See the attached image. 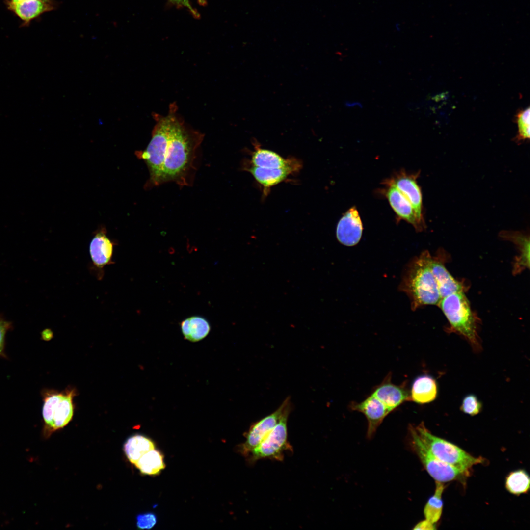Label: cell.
<instances>
[{
	"mask_svg": "<svg viewBox=\"0 0 530 530\" xmlns=\"http://www.w3.org/2000/svg\"><path fill=\"white\" fill-rule=\"evenodd\" d=\"M156 124L152 137L144 150L135 152L149 172L145 188L173 182L180 187L191 184L195 169L196 151L204 135L188 126L178 113L175 103L165 116L154 114Z\"/></svg>",
	"mask_w": 530,
	"mask_h": 530,
	"instance_id": "cell-1",
	"label": "cell"
},
{
	"mask_svg": "<svg viewBox=\"0 0 530 530\" xmlns=\"http://www.w3.org/2000/svg\"><path fill=\"white\" fill-rule=\"evenodd\" d=\"M432 256L423 251L407 265L399 286L411 301L412 310L427 305H437L441 297L431 268Z\"/></svg>",
	"mask_w": 530,
	"mask_h": 530,
	"instance_id": "cell-2",
	"label": "cell"
},
{
	"mask_svg": "<svg viewBox=\"0 0 530 530\" xmlns=\"http://www.w3.org/2000/svg\"><path fill=\"white\" fill-rule=\"evenodd\" d=\"M438 305L446 317L448 333L457 334L469 342L475 352L481 350L478 333L479 321L472 310L464 292H457L442 298Z\"/></svg>",
	"mask_w": 530,
	"mask_h": 530,
	"instance_id": "cell-3",
	"label": "cell"
},
{
	"mask_svg": "<svg viewBox=\"0 0 530 530\" xmlns=\"http://www.w3.org/2000/svg\"><path fill=\"white\" fill-rule=\"evenodd\" d=\"M43 404V435L49 437L57 430L65 426L72 420L74 412L73 398L77 392L74 388L61 392L44 389L41 392Z\"/></svg>",
	"mask_w": 530,
	"mask_h": 530,
	"instance_id": "cell-4",
	"label": "cell"
},
{
	"mask_svg": "<svg viewBox=\"0 0 530 530\" xmlns=\"http://www.w3.org/2000/svg\"><path fill=\"white\" fill-rule=\"evenodd\" d=\"M415 428L429 451L446 463L469 472L473 465L483 462L482 458L474 457L456 445L433 435L423 424Z\"/></svg>",
	"mask_w": 530,
	"mask_h": 530,
	"instance_id": "cell-5",
	"label": "cell"
},
{
	"mask_svg": "<svg viewBox=\"0 0 530 530\" xmlns=\"http://www.w3.org/2000/svg\"><path fill=\"white\" fill-rule=\"evenodd\" d=\"M412 447L424 467L436 481L446 482L463 480L469 473L446 463L435 457L420 439L415 428L409 427Z\"/></svg>",
	"mask_w": 530,
	"mask_h": 530,
	"instance_id": "cell-6",
	"label": "cell"
},
{
	"mask_svg": "<svg viewBox=\"0 0 530 530\" xmlns=\"http://www.w3.org/2000/svg\"><path fill=\"white\" fill-rule=\"evenodd\" d=\"M284 416L266 437L248 455V461L253 463L265 458L282 461L285 451L292 450L288 441L287 419Z\"/></svg>",
	"mask_w": 530,
	"mask_h": 530,
	"instance_id": "cell-7",
	"label": "cell"
},
{
	"mask_svg": "<svg viewBox=\"0 0 530 530\" xmlns=\"http://www.w3.org/2000/svg\"><path fill=\"white\" fill-rule=\"evenodd\" d=\"M291 401L286 398L273 413L265 417L251 426L246 435V440L239 445L238 451L247 456L249 453L266 437L272 429L291 410Z\"/></svg>",
	"mask_w": 530,
	"mask_h": 530,
	"instance_id": "cell-8",
	"label": "cell"
},
{
	"mask_svg": "<svg viewBox=\"0 0 530 530\" xmlns=\"http://www.w3.org/2000/svg\"><path fill=\"white\" fill-rule=\"evenodd\" d=\"M106 234L105 227L98 228L95 231L89 246L90 270L99 280L103 278L105 267L114 264L113 256L116 243L111 240Z\"/></svg>",
	"mask_w": 530,
	"mask_h": 530,
	"instance_id": "cell-9",
	"label": "cell"
},
{
	"mask_svg": "<svg viewBox=\"0 0 530 530\" xmlns=\"http://www.w3.org/2000/svg\"><path fill=\"white\" fill-rule=\"evenodd\" d=\"M419 173L408 174L401 172L385 182L393 185L410 202L417 218L420 224L425 229V224L423 215L422 194L416 179Z\"/></svg>",
	"mask_w": 530,
	"mask_h": 530,
	"instance_id": "cell-10",
	"label": "cell"
},
{
	"mask_svg": "<svg viewBox=\"0 0 530 530\" xmlns=\"http://www.w3.org/2000/svg\"><path fill=\"white\" fill-rule=\"evenodd\" d=\"M362 231L363 224L360 215L353 206L346 212L338 222L336 237L342 244L352 246L360 240Z\"/></svg>",
	"mask_w": 530,
	"mask_h": 530,
	"instance_id": "cell-11",
	"label": "cell"
},
{
	"mask_svg": "<svg viewBox=\"0 0 530 530\" xmlns=\"http://www.w3.org/2000/svg\"><path fill=\"white\" fill-rule=\"evenodd\" d=\"M350 408L362 413L368 421L367 436L371 438L378 426L390 412L385 405L371 394L360 403L352 402Z\"/></svg>",
	"mask_w": 530,
	"mask_h": 530,
	"instance_id": "cell-12",
	"label": "cell"
},
{
	"mask_svg": "<svg viewBox=\"0 0 530 530\" xmlns=\"http://www.w3.org/2000/svg\"><path fill=\"white\" fill-rule=\"evenodd\" d=\"M371 394L381 401L390 412L404 402L410 400V391L405 385L392 383L390 374L373 390Z\"/></svg>",
	"mask_w": 530,
	"mask_h": 530,
	"instance_id": "cell-13",
	"label": "cell"
},
{
	"mask_svg": "<svg viewBox=\"0 0 530 530\" xmlns=\"http://www.w3.org/2000/svg\"><path fill=\"white\" fill-rule=\"evenodd\" d=\"M385 184L387 186L385 196L399 219L411 224L417 232L423 231L425 228L419 222L408 199L393 185L386 182Z\"/></svg>",
	"mask_w": 530,
	"mask_h": 530,
	"instance_id": "cell-14",
	"label": "cell"
},
{
	"mask_svg": "<svg viewBox=\"0 0 530 530\" xmlns=\"http://www.w3.org/2000/svg\"><path fill=\"white\" fill-rule=\"evenodd\" d=\"M445 258L438 255L432 257L431 268L436 279L441 298L451 294L464 292L465 287L456 280L445 265Z\"/></svg>",
	"mask_w": 530,
	"mask_h": 530,
	"instance_id": "cell-15",
	"label": "cell"
},
{
	"mask_svg": "<svg viewBox=\"0 0 530 530\" xmlns=\"http://www.w3.org/2000/svg\"><path fill=\"white\" fill-rule=\"evenodd\" d=\"M7 8L13 12L23 22V25L30 22L42 14L54 9L52 1L46 2L41 0H24L17 3H11L5 0Z\"/></svg>",
	"mask_w": 530,
	"mask_h": 530,
	"instance_id": "cell-16",
	"label": "cell"
},
{
	"mask_svg": "<svg viewBox=\"0 0 530 530\" xmlns=\"http://www.w3.org/2000/svg\"><path fill=\"white\" fill-rule=\"evenodd\" d=\"M300 167L299 162L294 159L288 166L279 168H265L252 166L248 171L255 180L265 188H269L284 181Z\"/></svg>",
	"mask_w": 530,
	"mask_h": 530,
	"instance_id": "cell-17",
	"label": "cell"
},
{
	"mask_svg": "<svg viewBox=\"0 0 530 530\" xmlns=\"http://www.w3.org/2000/svg\"><path fill=\"white\" fill-rule=\"evenodd\" d=\"M499 237L514 243L519 249V255L515 259L513 272L516 275L530 267V238L520 231H502Z\"/></svg>",
	"mask_w": 530,
	"mask_h": 530,
	"instance_id": "cell-18",
	"label": "cell"
},
{
	"mask_svg": "<svg viewBox=\"0 0 530 530\" xmlns=\"http://www.w3.org/2000/svg\"><path fill=\"white\" fill-rule=\"evenodd\" d=\"M436 379L428 374L417 376L413 381L410 391V400L424 404L434 401L438 395Z\"/></svg>",
	"mask_w": 530,
	"mask_h": 530,
	"instance_id": "cell-19",
	"label": "cell"
},
{
	"mask_svg": "<svg viewBox=\"0 0 530 530\" xmlns=\"http://www.w3.org/2000/svg\"><path fill=\"white\" fill-rule=\"evenodd\" d=\"M181 329L186 339L196 342L204 339L209 334L211 326L205 318L194 316L183 320L181 323Z\"/></svg>",
	"mask_w": 530,
	"mask_h": 530,
	"instance_id": "cell-20",
	"label": "cell"
},
{
	"mask_svg": "<svg viewBox=\"0 0 530 530\" xmlns=\"http://www.w3.org/2000/svg\"><path fill=\"white\" fill-rule=\"evenodd\" d=\"M155 448V444L151 439L141 434H135L127 439L124 444L123 450L129 461L135 464L142 455Z\"/></svg>",
	"mask_w": 530,
	"mask_h": 530,
	"instance_id": "cell-21",
	"label": "cell"
},
{
	"mask_svg": "<svg viewBox=\"0 0 530 530\" xmlns=\"http://www.w3.org/2000/svg\"><path fill=\"white\" fill-rule=\"evenodd\" d=\"M294 159H285L272 151L258 148L252 153L251 162L253 166L256 167L279 168L288 166Z\"/></svg>",
	"mask_w": 530,
	"mask_h": 530,
	"instance_id": "cell-22",
	"label": "cell"
},
{
	"mask_svg": "<svg viewBox=\"0 0 530 530\" xmlns=\"http://www.w3.org/2000/svg\"><path fill=\"white\" fill-rule=\"evenodd\" d=\"M135 465L142 474L147 475H158L165 468L163 455L155 449L142 455Z\"/></svg>",
	"mask_w": 530,
	"mask_h": 530,
	"instance_id": "cell-23",
	"label": "cell"
},
{
	"mask_svg": "<svg viewBox=\"0 0 530 530\" xmlns=\"http://www.w3.org/2000/svg\"><path fill=\"white\" fill-rule=\"evenodd\" d=\"M444 489L443 483L436 481L435 492L428 499L424 508L425 519L433 524L439 521L442 515L443 505L442 496Z\"/></svg>",
	"mask_w": 530,
	"mask_h": 530,
	"instance_id": "cell-24",
	"label": "cell"
},
{
	"mask_svg": "<svg viewBox=\"0 0 530 530\" xmlns=\"http://www.w3.org/2000/svg\"><path fill=\"white\" fill-rule=\"evenodd\" d=\"M530 477L526 471L522 469L511 472L506 478V489L514 495H519L527 493L530 489Z\"/></svg>",
	"mask_w": 530,
	"mask_h": 530,
	"instance_id": "cell-25",
	"label": "cell"
},
{
	"mask_svg": "<svg viewBox=\"0 0 530 530\" xmlns=\"http://www.w3.org/2000/svg\"><path fill=\"white\" fill-rule=\"evenodd\" d=\"M518 132L515 138V141L519 142L530 139V114L529 107L520 110L516 116Z\"/></svg>",
	"mask_w": 530,
	"mask_h": 530,
	"instance_id": "cell-26",
	"label": "cell"
},
{
	"mask_svg": "<svg viewBox=\"0 0 530 530\" xmlns=\"http://www.w3.org/2000/svg\"><path fill=\"white\" fill-rule=\"evenodd\" d=\"M482 408V404L478 398L473 394L466 395L463 399L460 410L470 416L479 414Z\"/></svg>",
	"mask_w": 530,
	"mask_h": 530,
	"instance_id": "cell-27",
	"label": "cell"
},
{
	"mask_svg": "<svg viewBox=\"0 0 530 530\" xmlns=\"http://www.w3.org/2000/svg\"><path fill=\"white\" fill-rule=\"evenodd\" d=\"M136 519L137 528L141 530L151 529L157 522V516L152 512L139 514Z\"/></svg>",
	"mask_w": 530,
	"mask_h": 530,
	"instance_id": "cell-28",
	"label": "cell"
},
{
	"mask_svg": "<svg viewBox=\"0 0 530 530\" xmlns=\"http://www.w3.org/2000/svg\"><path fill=\"white\" fill-rule=\"evenodd\" d=\"M12 323L0 316V357L7 358L5 353V336L12 328Z\"/></svg>",
	"mask_w": 530,
	"mask_h": 530,
	"instance_id": "cell-29",
	"label": "cell"
},
{
	"mask_svg": "<svg viewBox=\"0 0 530 530\" xmlns=\"http://www.w3.org/2000/svg\"><path fill=\"white\" fill-rule=\"evenodd\" d=\"M414 530H435V524L425 519L418 523L413 528Z\"/></svg>",
	"mask_w": 530,
	"mask_h": 530,
	"instance_id": "cell-30",
	"label": "cell"
},
{
	"mask_svg": "<svg viewBox=\"0 0 530 530\" xmlns=\"http://www.w3.org/2000/svg\"><path fill=\"white\" fill-rule=\"evenodd\" d=\"M172 2L176 3L178 5L184 6L191 13V14L195 16L198 17L199 14L194 9L191 5L189 0H170Z\"/></svg>",
	"mask_w": 530,
	"mask_h": 530,
	"instance_id": "cell-31",
	"label": "cell"
},
{
	"mask_svg": "<svg viewBox=\"0 0 530 530\" xmlns=\"http://www.w3.org/2000/svg\"><path fill=\"white\" fill-rule=\"evenodd\" d=\"M23 0H9V1L10 2H11V3H17V2H19L23 1ZM41 0L46 1V2H51V1H52V0Z\"/></svg>",
	"mask_w": 530,
	"mask_h": 530,
	"instance_id": "cell-32",
	"label": "cell"
},
{
	"mask_svg": "<svg viewBox=\"0 0 530 530\" xmlns=\"http://www.w3.org/2000/svg\"><path fill=\"white\" fill-rule=\"evenodd\" d=\"M200 4L204 5L206 3L205 0H198Z\"/></svg>",
	"mask_w": 530,
	"mask_h": 530,
	"instance_id": "cell-33",
	"label": "cell"
}]
</instances>
